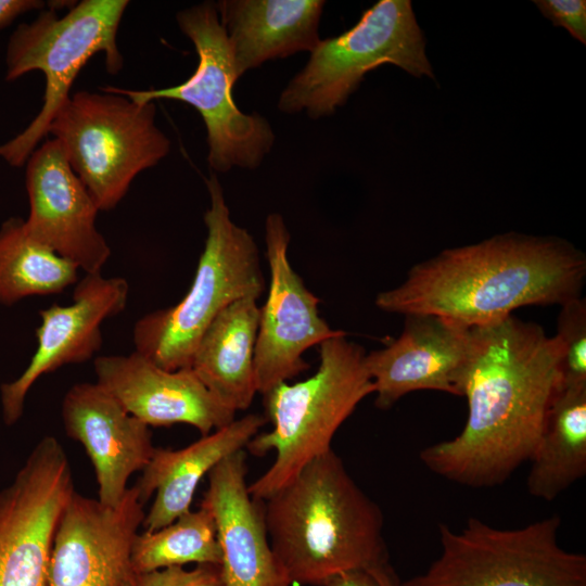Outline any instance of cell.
Here are the masks:
<instances>
[{
  "label": "cell",
  "mask_w": 586,
  "mask_h": 586,
  "mask_svg": "<svg viewBox=\"0 0 586 586\" xmlns=\"http://www.w3.org/2000/svg\"><path fill=\"white\" fill-rule=\"evenodd\" d=\"M472 329L464 426L419 457L437 475L481 488L504 483L530 460L561 385L562 346L556 334L513 315Z\"/></svg>",
  "instance_id": "1"
},
{
  "label": "cell",
  "mask_w": 586,
  "mask_h": 586,
  "mask_svg": "<svg viewBox=\"0 0 586 586\" xmlns=\"http://www.w3.org/2000/svg\"><path fill=\"white\" fill-rule=\"evenodd\" d=\"M585 278L584 253L565 240L509 232L412 266L398 286L377 295L375 305L481 327L524 306H560L581 296Z\"/></svg>",
  "instance_id": "2"
},
{
  "label": "cell",
  "mask_w": 586,
  "mask_h": 586,
  "mask_svg": "<svg viewBox=\"0 0 586 586\" xmlns=\"http://www.w3.org/2000/svg\"><path fill=\"white\" fill-rule=\"evenodd\" d=\"M262 504L291 585L323 586L337 574L388 564L382 511L332 448Z\"/></svg>",
  "instance_id": "3"
},
{
  "label": "cell",
  "mask_w": 586,
  "mask_h": 586,
  "mask_svg": "<svg viewBox=\"0 0 586 586\" xmlns=\"http://www.w3.org/2000/svg\"><path fill=\"white\" fill-rule=\"evenodd\" d=\"M319 367L308 379L282 382L264 394L269 432L257 433L245 446L254 456L275 450L269 469L251 485V497L263 501L292 480L308 462L331 449V442L358 404L374 394L366 352L346 334L323 341Z\"/></svg>",
  "instance_id": "4"
},
{
  "label": "cell",
  "mask_w": 586,
  "mask_h": 586,
  "mask_svg": "<svg viewBox=\"0 0 586 586\" xmlns=\"http://www.w3.org/2000/svg\"><path fill=\"white\" fill-rule=\"evenodd\" d=\"M211 206L204 214V250L187 294L174 306L151 311L133 326L135 351L158 367L191 368L200 339L230 304L265 291L254 238L235 225L216 175L206 180Z\"/></svg>",
  "instance_id": "5"
},
{
  "label": "cell",
  "mask_w": 586,
  "mask_h": 586,
  "mask_svg": "<svg viewBox=\"0 0 586 586\" xmlns=\"http://www.w3.org/2000/svg\"><path fill=\"white\" fill-rule=\"evenodd\" d=\"M127 0H82L60 16L53 4L30 23L20 24L10 36L5 52V80L14 81L33 71L44 75L42 106L18 135L0 143V158L14 167L26 164L48 135L50 124L71 95L80 69L103 52L106 71L115 75L124 64L117 31Z\"/></svg>",
  "instance_id": "6"
},
{
  "label": "cell",
  "mask_w": 586,
  "mask_h": 586,
  "mask_svg": "<svg viewBox=\"0 0 586 586\" xmlns=\"http://www.w3.org/2000/svg\"><path fill=\"white\" fill-rule=\"evenodd\" d=\"M155 115L153 102L87 90L71 94L54 115L48 133L60 142L99 211L116 207L137 175L169 153L170 141Z\"/></svg>",
  "instance_id": "7"
},
{
  "label": "cell",
  "mask_w": 586,
  "mask_h": 586,
  "mask_svg": "<svg viewBox=\"0 0 586 586\" xmlns=\"http://www.w3.org/2000/svg\"><path fill=\"white\" fill-rule=\"evenodd\" d=\"M561 518L518 528L469 518L460 532L438 525L441 553L399 586H586V556L561 547Z\"/></svg>",
  "instance_id": "8"
},
{
  "label": "cell",
  "mask_w": 586,
  "mask_h": 586,
  "mask_svg": "<svg viewBox=\"0 0 586 586\" xmlns=\"http://www.w3.org/2000/svg\"><path fill=\"white\" fill-rule=\"evenodd\" d=\"M383 64L434 78L409 0H380L352 28L320 40L305 67L282 91L278 107L290 114L306 111L310 118L329 116L368 72Z\"/></svg>",
  "instance_id": "9"
},
{
  "label": "cell",
  "mask_w": 586,
  "mask_h": 586,
  "mask_svg": "<svg viewBox=\"0 0 586 586\" xmlns=\"http://www.w3.org/2000/svg\"><path fill=\"white\" fill-rule=\"evenodd\" d=\"M176 17L199 56L198 66L187 80L162 89L106 86L101 91L119 93L138 103L169 99L192 105L206 127L209 167L220 173L233 166L255 169L270 151L275 133L265 117L245 114L234 103L232 92L238 78L215 3L195 4L178 12Z\"/></svg>",
  "instance_id": "10"
},
{
  "label": "cell",
  "mask_w": 586,
  "mask_h": 586,
  "mask_svg": "<svg viewBox=\"0 0 586 586\" xmlns=\"http://www.w3.org/2000/svg\"><path fill=\"white\" fill-rule=\"evenodd\" d=\"M74 492L64 448L42 437L0 491V586H48L54 533Z\"/></svg>",
  "instance_id": "11"
},
{
  "label": "cell",
  "mask_w": 586,
  "mask_h": 586,
  "mask_svg": "<svg viewBox=\"0 0 586 586\" xmlns=\"http://www.w3.org/2000/svg\"><path fill=\"white\" fill-rule=\"evenodd\" d=\"M290 233L282 216L272 213L265 222L266 257L270 281L259 307L254 354L256 390L262 395L309 368L303 354L323 341L346 334L333 330L319 315L320 300L305 285L288 258Z\"/></svg>",
  "instance_id": "12"
},
{
  "label": "cell",
  "mask_w": 586,
  "mask_h": 586,
  "mask_svg": "<svg viewBox=\"0 0 586 586\" xmlns=\"http://www.w3.org/2000/svg\"><path fill=\"white\" fill-rule=\"evenodd\" d=\"M143 506L135 485L115 507L75 491L54 533L48 586H127Z\"/></svg>",
  "instance_id": "13"
},
{
  "label": "cell",
  "mask_w": 586,
  "mask_h": 586,
  "mask_svg": "<svg viewBox=\"0 0 586 586\" xmlns=\"http://www.w3.org/2000/svg\"><path fill=\"white\" fill-rule=\"evenodd\" d=\"M128 293L129 285L124 278L85 273L75 284L72 304H53L39 311L37 348L33 357L16 379L0 385L5 425H14L22 418L26 396L40 377L65 365L86 362L100 351L101 326L125 309Z\"/></svg>",
  "instance_id": "14"
},
{
  "label": "cell",
  "mask_w": 586,
  "mask_h": 586,
  "mask_svg": "<svg viewBox=\"0 0 586 586\" xmlns=\"http://www.w3.org/2000/svg\"><path fill=\"white\" fill-rule=\"evenodd\" d=\"M27 233L85 273L101 272L111 249L95 227L99 212L54 138L26 162Z\"/></svg>",
  "instance_id": "15"
},
{
  "label": "cell",
  "mask_w": 586,
  "mask_h": 586,
  "mask_svg": "<svg viewBox=\"0 0 586 586\" xmlns=\"http://www.w3.org/2000/svg\"><path fill=\"white\" fill-rule=\"evenodd\" d=\"M473 352L472 328L435 315H406L396 340L366 354L375 406L388 409L422 390L463 396Z\"/></svg>",
  "instance_id": "16"
},
{
  "label": "cell",
  "mask_w": 586,
  "mask_h": 586,
  "mask_svg": "<svg viewBox=\"0 0 586 586\" xmlns=\"http://www.w3.org/2000/svg\"><path fill=\"white\" fill-rule=\"evenodd\" d=\"M93 366L95 382L148 426L184 423L204 436L234 420L191 368L165 370L136 351L97 357Z\"/></svg>",
  "instance_id": "17"
},
{
  "label": "cell",
  "mask_w": 586,
  "mask_h": 586,
  "mask_svg": "<svg viewBox=\"0 0 586 586\" xmlns=\"http://www.w3.org/2000/svg\"><path fill=\"white\" fill-rule=\"evenodd\" d=\"M61 415L66 435L84 446L93 466L98 500L117 506L129 477L154 453L150 426L97 382L74 384L63 397Z\"/></svg>",
  "instance_id": "18"
},
{
  "label": "cell",
  "mask_w": 586,
  "mask_h": 586,
  "mask_svg": "<svg viewBox=\"0 0 586 586\" xmlns=\"http://www.w3.org/2000/svg\"><path fill=\"white\" fill-rule=\"evenodd\" d=\"M246 454L238 450L207 474L201 505L213 514L224 586H292L269 542L262 501L251 497Z\"/></svg>",
  "instance_id": "19"
},
{
  "label": "cell",
  "mask_w": 586,
  "mask_h": 586,
  "mask_svg": "<svg viewBox=\"0 0 586 586\" xmlns=\"http://www.w3.org/2000/svg\"><path fill=\"white\" fill-rule=\"evenodd\" d=\"M266 418L250 413L202 436L180 449L156 448L136 483L140 501L155 498L142 522L153 532L190 511L200 481L227 456L243 449L265 424Z\"/></svg>",
  "instance_id": "20"
},
{
  "label": "cell",
  "mask_w": 586,
  "mask_h": 586,
  "mask_svg": "<svg viewBox=\"0 0 586 586\" xmlns=\"http://www.w3.org/2000/svg\"><path fill=\"white\" fill-rule=\"evenodd\" d=\"M321 0H221L215 5L226 30L233 69L239 79L264 62L318 43Z\"/></svg>",
  "instance_id": "21"
},
{
  "label": "cell",
  "mask_w": 586,
  "mask_h": 586,
  "mask_svg": "<svg viewBox=\"0 0 586 586\" xmlns=\"http://www.w3.org/2000/svg\"><path fill=\"white\" fill-rule=\"evenodd\" d=\"M258 320L257 298L233 302L208 326L193 355L191 369L234 412L247 409L257 393L254 354Z\"/></svg>",
  "instance_id": "22"
},
{
  "label": "cell",
  "mask_w": 586,
  "mask_h": 586,
  "mask_svg": "<svg viewBox=\"0 0 586 586\" xmlns=\"http://www.w3.org/2000/svg\"><path fill=\"white\" fill-rule=\"evenodd\" d=\"M526 488L551 501L586 474V384L560 385L530 458Z\"/></svg>",
  "instance_id": "23"
},
{
  "label": "cell",
  "mask_w": 586,
  "mask_h": 586,
  "mask_svg": "<svg viewBox=\"0 0 586 586\" xmlns=\"http://www.w3.org/2000/svg\"><path fill=\"white\" fill-rule=\"evenodd\" d=\"M78 267L34 240L24 219L0 226V305L36 295L58 294L78 281Z\"/></svg>",
  "instance_id": "24"
},
{
  "label": "cell",
  "mask_w": 586,
  "mask_h": 586,
  "mask_svg": "<svg viewBox=\"0 0 586 586\" xmlns=\"http://www.w3.org/2000/svg\"><path fill=\"white\" fill-rule=\"evenodd\" d=\"M188 563L221 564L215 521L202 505L162 528L138 533L132 543L131 565L137 574Z\"/></svg>",
  "instance_id": "25"
},
{
  "label": "cell",
  "mask_w": 586,
  "mask_h": 586,
  "mask_svg": "<svg viewBox=\"0 0 586 586\" xmlns=\"http://www.w3.org/2000/svg\"><path fill=\"white\" fill-rule=\"evenodd\" d=\"M560 307L556 335L562 346L561 384H586V300L577 296Z\"/></svg>",
  "instance_id": "26"
},
{
  "label": "cell",
  "mask_w": 586,
  "mask_h": 586,
  "mask_svg": "<svg viewBox=\"0 0 586 586\" xmlns=\"http://www.w3.org/2000/svg\"><path fill=\"white\" fill-rule=\"evenodd\" d=\"M127 586H224L220 565L173 566L132 576Z\"/></svg>",
  "instance_id": "27"
},
{
  "label": "cell",
  "mask_w": 586,
  "mask_h": 586,
  "mask_svg": "<svg viewBox=\"0 0 586 586\" xmlns=\"http://www.w3.org/2000/svg\"><path fill=\"white\" fill-rule=\"evenodd\" d=\"M555 26L564 27L579 42H586V2L584 0L534 1Z\"/></svg>",
  "instance_id": "28"
},
{
  "label": "cell",
  "mask_w": 586,
  "mask_h": 586,
  "mask_svg": "<svg viewBox=\"0 0 586 586\" xmlns=\"http://www.w3.org/2000/svg\"><path fill=\"white\" fill-rule=\"evenodd\" d=\"M40 0H0V30L9 26L18 16L34 10H42Z\"/></svg>",
  "instance_id": "29"
},
{
  "label": "cell",
  "mask_w": 586,
  "mask_h": 586,
  "mask_svg": "<svg viewBox=\"0 0 586 586\" xmlns=\"http://www.w3.org/2000/svg\"><path fill=\"white\" fill-rule=\"evenodd\" d=\"M323 586H380L368 570H353L337 574Z\"/></svg>",
  "instance_id": "30"
},
{
  "label": "cell",
  "mask_w": 586,
  "mask_h": 586,
  "mask_svg": "<svg viewBox=\"0 0 586 586\" xmlns=\"http://www.w3.org/2000/svg\"><path fill=\"white\" fill-rule=\"evenodd\" d=\"M368 571L380 586H399L400 584L390 564L380 565Z\"/></svg>",
  "instance_id": "31"
}]
</instances>
